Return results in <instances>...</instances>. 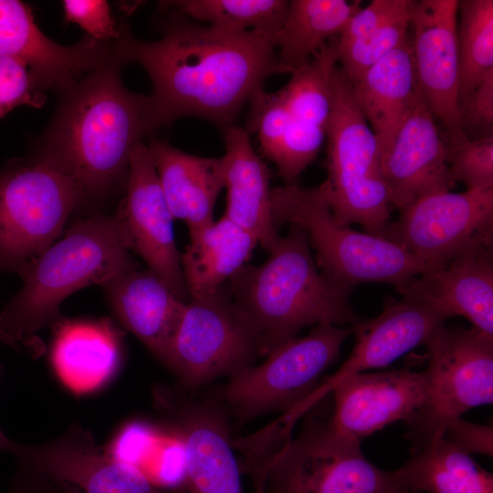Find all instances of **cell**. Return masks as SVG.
<instances>
[{"mask_svg":"<svg viewBox=\"0 0 493 493\" xmlns=\"http://www.w3.org/2000/svg\"><path fill=\"white\" fill-rule=\"evenodd\" d=\"M81 205L75 183L46 162L16 158L0 165V272L19 273Z\"/></svg>","mask_w":493,"mask_h":493,"instance_id":"9","label":"cell"},{"mask_svg":"<svg viewBox=\"0 0 493 493\" xmlns=\"http://www.w3.org/2000/svg\"><path fill=\"white\" fill-rule=\"evenodd\" d=\"M425 347L427 400L406 422L413 453L467 410L493 401V337L444 325Z\"/></svg>","mask_w":493,"mask_h":493,"instance_id":"10","label":"cell"},{"mask_svg":"<svg viewBox=\"0 0 493 493\" xmlns=\"http://www.w3.org/2000/svg\"><path fill=\"white\" fill-rule=\"evenodd\" d=\"M130 252L117 211L78 221L18 273L23 285L0 311V333L5 341L39 351L34 334L58 322L62 301L84 287L103 286L136 269Z\"/></svg>","mask_w":493,"mask_h":493,"instance_id":"4","label":"cell"},{"mask_svg":"<svg viewBox=\"0 0 493 493\" xmlns=\"http://www.w3.org/2000/svg\"><path fill=\"white\" fill-rule=\"evenodd\" d=\"M65 18L79 26L85 36L100 42H114L120 36L121 20H115L104 0H64Z\"/></svg>","mask_w":493,"mask_h":493,"instance_id":"37","label":"cell"},{"mask_svg":"<svg viewBox=\"0 0 493 493\" xmlns=\"http://www.w3.org/2000/svg\"><path fill=\"white\" fill-rule=\"evenodd\" d=\"M330 392L334 397L330 425L360 441L391 423L402 419L407 422L425 405L428 396L424 371L404 369L345 375L318 387L311 404Z\"/></svg>","mask_w":493,"mask_h":493,"instance_id":"17","label":"cell"},{"mask_svg":"<svg viewBox=\"0 0 493 493\" xmlns=\"http://www.w3.org/2000/svg\"><path fill=\"white\" fill-rule=\"evenodd\" d=\"M380 165L392 205L399 211L425 194L449 190L455 184L444 138L421 94Z\"/></svg>","mask_w":493,"mask_h":493,"instance_id":"19","label":"cell"},{"mask_svg":"<svg viewBox=\"0 0 493 493\" xmlns=\"http://www.w3.org/2000/svg\"><path fill=\"white\" fill-rule=\"evenodd\" d=\"M492 425H481L461 417L451 423L445 438L460 451L492 456Z\"/></svg>","mask_w":493,"mask_h":493,"instance_id":"40","label":"cell"},{"mask_svg":"<svg viewBox=\"0 0 493 493\" xmlns=\"http://www.w3.org/2000/svg\"><path fill=\"white\" fill-rule=\"evenodd\" d=\"M10 493H58L44 478L21 467V473Z\"/></svg>","mask_w":493,"mask_h":493,"instance_id":"41","label":"cell"},{"mask_svg":"<svg viewBox=\"0 0 493 493\" xmlns=\"http://www.w3.org/2000/svg\"><path fill=\"white\" fill-rule=\"evenodd\" d=\"M189 235L190 243L181 262L190 299L215 291L229 281L258 244L252 234L224 215Z\"/></svg>","mask_w":493,"mask_h":493,"instance_id":"27","label":"cell"},{"mask_svg":"<svg viewBox=\"0 0 493 493\" xmlns=\"http://www.w3.org/2000/svg\"><path fill=\"white\" fill-rule=\"evenodd\" d=\"M226 153L222 159L226 206L224 216L252 234L268 253L280 236L271 204L270 173L254 151L246 130L223 129Z\"/></svg>","mask_w":493,"mask_h":493,"instance_id":"22","label":"cell"},{"mask_svg":"<svg viewBox=\"0 0 493 493\" xmlns=\"http://www.w3.org/2000/svg\"><path fill=\"white\" fill-rule=\"evenodd\" d=\"M124 66L116 60L58 89L54 113L33 142L30 157L69 177L82 205L125 186L132 150L158 130L149 96L124 86Z\"/></svg>","mask_w":493,"mask_h":493,"instance_id":"2","label":"cell"},{"mask_svg":"<svg viewBox=\"0 0 493 493\" xmlns=\"http://www.w3.org/2000/svg\"><path fill=\"white\" fill-rule=\"evenodd\" d=\"M107 453L113 458L140 469L160 487L179 484L183 475L184 452L180 440L166 438L139 423L124 426L109 446Z\"/></svg>","mask_w":493,"mask_h":493,"instance_id":"31","label":"cell"},{"mask_svg":"<svg viewBox=\"0 0 493 493\" xmlns=\"http://www.w3.org/2000/svg\"><path fill=\"white\" fill-rule=\"evenodd\" d=\"M407 493H493V476L439 435L393 471Z\"/></svg>","mask_w":493,"mask_h":493,"instance_id":"28","label":"cell"},{"mask_svg":"<svg viewBox=\"0 0 493 493\" xmlns=\"http://www.w3.org/2000/svg\"><path fill=\"white\" fill-rule=\"evenodd\" d=\"M457 0H412L410 37L421 97L446 131L445 143L467 139L458 107Z\"/></svg>","mask_w":493,"mask_h":493,"instance_id":"14","label":"cell"},{"mask_svg":"<svg viewBox=\"0 0 493 493\" xmlns=\"http://www.w3.org/2000/svg\"><path fill=\"white\" fill-rule=\"evenodd\" d=\"M409 28L410 12L386 22L348 44H336L341 69L350 81L357 79L406 41L409 38Z\"/></svg>","mask_w":493,"mask_h":493,"instance_id":"34","label":"cell"},{"mask_svg":"<svg viewBox=\"0 0 493 493\" xmlns=\"http://www.w3.org/2000/svg\"><path fill=\"white\" fill-rule=\"evenodd\" d=\"M285 0H179L160 5L181 16L210 23L228 32L256 31L276 36L288 7Z\"/></svg>","mask_w":493,"mask_h":493,"instance_id":"30","label":"cell"},{"mask_svg":"<svg viewBox=\"0 0 493 493\" xmlns=\"http://www.w3.org/2000/svg\"><path fill=\"white\" fill-rule=\"evenodd\" d=\"M384 238L406 248L427 270L493 244V187L425 194L389 223Z\"/></svg>","mask_w":493,"mask_h":493,"instance_id":"12","label":"cell"},{"mask_svg":"<svg viewBox=\"0 0 493 493\" xmlns=\"http://www.w3.org/2000/svg\"><path fill=\"white\" fill-rule=\"evenodd\" d=\"M393 493H407V492H404V491H402V490H398V489H397V490H396L395 492H393Z\"/></svg>","mask_w":493,"mask_h":493,"instance_id":"42","label":"cell"},{"mask_svg":"<svg viewBox=\"0 0 493 493\" xmlns=\"http://www.w3.org/2000/svg\"><path fill=\"white\" fill-rule=\"evenodd\" d=\"M125 196L117 212L131 250L137 253L181 301L190 299L177 249L173 217L146 143L131 152Z\"/></svg>","mask_w":493,"mask_h":493,"instance_id":"15","label":"cell"},{"mask_svg":"<svg viewBox=\"0 0 493 493\" xmlns=\"http://www.w3.org/2000/svg\"><path fill=\"white\" fill-rule=\"evenodd\" d=\"M338 62L336 42L331 41L291 73L278 91L293 119L326 130L332 107L331 73Z\"/></svg>","mask_w":493,"mask_h":493,"instance_id":"32","label":"cell"},{"mask_svg":"<svg viewBox=\"0 0 493 493\" xmlns=\"http://www.w3.org/2000/svg\"><path fill=\"white\" fill-rule=\"evenodd\" d=\"M162 27L159 39L142 40L121 20L115 42L120 60L141 65L152 81L157 129L197 117L223 130L265 79L279 73L274 35L224 31L175 14Z\"/></svg>","mask_w":493,"mask_h":493,"instance_id":"1","label":"cell"},{"mask_svg":"<svg viewBox=\"0 0 493 493\" xmlns=\"http://www.w3.org/2000/svg\"><path fill=\"white\" fill-rule=\"evenodd\" d=\"M117 332L105 320H66L51 350L57 376L71 392L82 394L103 386L121 363Z\"/></svg>","mask_w":493,"mask_h":493,"instance_id":"26","label":"cell"},{"mask_svg":"<svg viewBox=\"0 0 493 493\" xmlns=\"http://www.w3.org/2000/svg\"><path fill=\"white\" fill-rule=\"evenodd\" d=\"M492 247L467 252L427 270L398 288L404 299L427 305L446 320H468L472 328L493 337Z\"/></svg>","mask_w":493,"mask_h":493,"instance_id":"20","label":"cell"},{"mask_svg":"<svg viewBox=\"0 0 493 493\" xmlns=\"http://www.w3.org/2000/svg\"><path fill=\"white\" fill-rule=\"evenodd\" d=\"M102 287L122 325L164 363L187 303L150 270H131Z\"/></svg>","mask_w":493,"mask_h":493,"instance_id":"23","label":"cell"},{"mask_svg":"<svg viewBox=\"0 0 493 493\" xmlns=\"http://www.w3.org/2000/svg\"><path fill=\"white\" fill-rule=\"evenodd\" d=\"M173 219L189 232L214 222V207L224 186L221 158L186 153L151 138L147 144Z\"/></svg>","mask_w":493,"mask_h":493,"instance_id":"25","label":"cell"},{"mask_svg":"<svg viewBox=\"0 0 493 493\" xmlns=\"http://www.w3.org/2000/svg\"><path fill=\"white\" fill-rule=\"evenodd\" d=\"M158 401L173 418L184 462L180 493H244L232 452L229 414L220 401H195L162 392Z\"/></svg>","mask_w":493,"mask_h":493,"instance_id":"16","label":"cell"},{"mask_svg":"<svg viewBox=\"0 0 493 493\" xmlns=\"http://www.w3.org/2000/svg\"><path fill=\"white\" fill-rule=\"evenodd\" d=\"M354 326L319 324L305 337L272 350L260 365L247 366L232 376L219 401L238 423L276 411L297 421L310 407L321 373L339 357Z\"/></svg>","mask_w":493,"mask_h":493,"instance_id":"8","label":"cell"},{"mask_svg":"<svg viewBox=\"0 0 493 493\" xmlns=\"http://www.w3.org/2000/svg\"><path fill=\"white\" fill-rule=\"evenodd\" d=\"M302 228L289 225L268 258L245 265L227 283L236 304L257 330L263 355L296 338L307 326H355L362 320L350 303L351 288L325 277Z\"/></svg>","mask_w":493,"mask_h":493,"instance_id":"3","label":"cell"},{"mask_svg":"<svg viewBox=\"0 0 493 493\" xmlns=\"http://www.w3.org/2000/svg\"><path fill=\"white\" fill-rule=\"evenodd\" d=\"M0 450L58 493H165L137 467L101 452L90 433L79 425L39 445L17 443L0 431Z\"/></svg>","mask_w":493,"mask_h":493,"instance_id":"13","label":"cell"},{"mask_svg":"<svg viewBox=\"0 0 493 493\" xmlns=\"http://www.w3.org/2000/svg\"><path fill=\"white\" fill-rule=\"evenodd\" d=\"M361 1H289L285 20L276 35L279 73H292L307 63L327 42L340 35Z\"/></svg>","mask_w":493,"mask_h":493,"instance_id":"29","label":"cell"},{"mask_svg":"<svg viewBox=\"0 0 493 493\" xmlns=\"http://www.w3.org/2000/svg\"><path fill=\"white\" fill-rule=\"evenodd\" d=\"M0 57L27 62L52 83L55 92L119 60L115 41L100 42L84 36L70 46L55 42L38 27L31 8L19 0H0Z\"/></svg>","mask_w":493,"mask_h":493,"instance_id":"18","label":"cell"},{"mask_svg":"<svg viewBox=\"0 0 493 493\" xmlns=\"http://www.w3.org/2000/svg\"><path fill=\"white\" fill-rule=\"evenodd\" d=\"M0 340L4 341V338H3V336L1 335V333H0Z\"/></svg>","mask_w":493,"mask_h":493,"instance_id":"43","label":"cell"},{"mask_svg":"<svg viewBox=\"0 0 493 493\" xmlns=\"http://www.w3.org/2000/svg\"><path fill=\"white\" fill-rule=\"evenodd\" d=\"M445 323L441 315L424 303L388 299L377 317L354 326L356 342L351 352L320 387L351 373L391 364L411 350L425 346Z\"/></svg>","mask_w":493,"mask_h":493,"instance_id":"21","label":"cell"},{"mask_svg":"<svg viewBox=\"0 0 493 493\" xmlns=\"http://www.w3.org/2000/svg\"><path fill=\"white\" fill-rule=\"evenodd\" d=\"M271 204L276 226L302 228L316 249L320 272L338 286L352 289L360 283L381 282L398 289L427 271L403 246L339 223L325 181L309 189L296 184L272 188Z\"/></svg>","mask_w":493,"mask_h":493,"instance_id":"5","label":"cell"},{"mask_svg":"<svg viewBox=\"0 0 493 493\" xmlns=\"http://www.w3.org/2000/svg\"><path fill=\"white\" fill-rule=\"evenodd\" d=\"M52 83L23 59L0 57V120L15 108H41Z\"/></svg>","mask_w":493,"mask_h":493,"instance_id":"35","label":"cell"},{"mask_svg":"<svg viewBox=\"0 0 493 493\" xmlns=\"http://www.w3.org/2000/svg\"><path fill=\"white\" fill-rule=\"evenodd\" d=\"M412 0H373L349 19L340 33L336 44L343 46L410 12Z\"/></svg>","mask_w":493,"mask_h":493,"instance_id":"39","label":"cell"},{"mask_svg":"<svg viewBox=\"0 0 493 493\" xmlns=\"http://www.w3.org/2000/svg\"><path fill=\"white\" fill-rule=\"evenodd\" d=\"M350 82L354 100L377 138L382 158L420 96L410 37Z\"/></svg>","mask_w":493,"mask_h":493,"instance_id":"24","label":"cell"},{"mask_svg":"<svg viewBox=\"0 0 493 493\" xmlns=\"http://www.w3.org/2000/svg\"><path fill=\"white\" fill-rule=\"evenodd\" d=\"M458 107L493 70V1H458Z\"/></svg>","mask_w":493,"mask_h":493,"instance_id":"33","label":"cell"},{"mask_svg":"<svg viewBox=\"0 0 493 493\" xmlns=\"http://www.w3.org/2000/svg\"><path fill=\"white\" fill-rule=\"evenodd\" d=\"M463 131L469 140L493 135V70L459 105Z\"/></svg>","mask_w":493,"mask_h":493,"instance_id":"38","label":"cell"},{"mask_svg":"<svg viewBox=\"0 0 493 493\" xmlns=\"http://www.w3.org/2000/svg\"><path fill=\"white\" fill-rule=\"evenodd\" d=\"M446 159L452 181L467 190L493 187V135L456 144L445 143Z\"/></svg>","mask_w":493,"mask_h":493,"instance_id":"36","label":"cell"},{"mask_svg":"<svg viewBox=\"0 0 493 493\" xmlns=\"http://www.w3.org/2000/svg\"><path fill=\"white\" fill-rule=\"evenodd\" d=\"M360 442L337 431L330 421L309 418L296 438L269 446L263 450L269 453L246 472L255 493L395 492L393 471L372 464Z\"/></svg>","mask_w":493,"mask_h":493,"instance_id":"6","label":"cell"},{"mask_svg":"<svg viewBox=\"0 0 493 493\" xmlns=\"http://www.w3.org/2000/svg\"><path fill=\"white\" fill-rule=\"evenodd\" d=\"M261 354L257 330L224 284L187 302L164 364L183 389L194 392L252 365Z\"/></svg>","mask_w":493,"mask_h":493,"instance_id":"11","label":"cell"},{"mask_svg":"<svg viewBox=\"0 0 493 493\" xmlns=\"http://www.w3.org/2000/svg\"><path fill=\"white\" fill-rule=\"evenodd\" d=\"M331 90L325 182L332 214L342 225L359 224L366 233L384 237L393 207L381 173L377 138L354 100L350 80L337 66Z\"/></svg>","mask_w":493,"mask_h":493,"instance_id":"7","label":"cell"}]
</instances>
